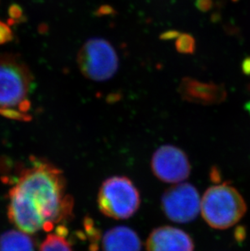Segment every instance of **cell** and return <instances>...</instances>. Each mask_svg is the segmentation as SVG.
<instances>
[{
    "mask_svg": "<svg viewBox=\"0 0 250 251\" xmlns=\"http://www.w3.org/2000/svg\"><path fill=\"white\" fill-rule=\"evenodd\" d=\"M61 170L50 162L31 158V166L22 168L9 190L7 215L22 232H51L55 224L69 221L74 201L66 192Z\"/></svg>",
    "mask_w": 250,
    "mask_h": 251,
    "instance_id": "cell-1",
    "label": "cell"
},
{
    "mask_svg": "<svg viewBox=\"0 0 250 251\" xmlns=\"http://www.w3.org/2000/svg\"><path fill=\"white\" fill-rule=\"evenodd\" d=\"M33 76L19 57L0 55V115L7 118L27 121L30 116L28 95Z\"/></svg>",
    "mask_w": 250,
    "mask_h": 251,
    "instance_id": "cell-2",
    "label": "cell"
},
{
    "mask_svg": "<svg viewBox=\"0 0 250 251\" xmlns=\"http://www.w3.org/2000/svg\"><path fill=\"white\" fill-rule=\"evenodd\" d=\"M246 209L243 197L227 183L209 188L200 201L203 218L216 229H226L238 223Z\"/></svg>",
    "mask_w": 250,
    "mask_h": 251,
    "instance_id": "cell-3",
    "label": "cell"
},
{
    "mask_svg": "<svg viewBox=\"0 0 250 251\" xmlns=\"http://www.w3.org/2000/svg\"><path fill=\"white\" fill-rule=\"evenodd\" d=\"M141 204L140 193L129 178L115 176L104 180L98 195L99 208L104 216L126 220L137 212Z\"/></svg>",
    "mask_w": 250,
    "mask_h": 251,
    "instance_id": "cell-4",
    "label": "cell"
},
{
    "mask_svg": "<svg viewBox=\"0 0 250 251\" xmlns=\"http://www.w3.org/2000/svg\"><path fill=\"white\" fill-rule=\"evenodd\" d=\"M77 64L86 78L95 81H107L118 70V55L108 41L90 38L78 52Z\"/></svg>",
    "mask_w": 250,
    "mask_h": 251,
    "instance_id": "cell-5",
    "label": "cell"
},
{
    "mask_svg": "<svg viewBox=\"0 0 250 251\" xmlns=\"http://www.w3.org/2000/svg\"><path fill=\"white\" fill-rule=\"evenodd\" d=\"M162 207L167 217L173 222L189 223L200 212V196L194 185L181 183L164 193Z\"/></svg>",
    "mask_w": 250,
    "mask_h": 251,
    "instance_id": "cell-6",
    "label": "cell"
},
{
    "mask_svg": "<svg viewBox=\"0 0 250 251\" xmlns=\"http://www.w3.org/2000/svg\"><path fill=\"white\" fill-rule=\"evenodd\" d=\"M151 168L158 180L172 184L186 180L191 172V166L186 154L172 145L159 147L153 153Z\"/></svg>",
    "mask_w": 250,
    "mask_h": 251,
    "instance_id": "cell-7",
    "label": "cell"
},
{
    "mask_svg": "<svg viewBox=\"0 0 250 251\" xmlns=\"http://www.w3.org/2000/svg\"><path fill=\"white\" fill-rule=\"evenodd\" d=\"M147 251H194L191 237L183 230L170 226L153 229L147 242Z\"/></svg>",
    "mask_w": 250,
    "mask_h": 251,
    "instance_id": "cell-8",
    "label": "cell"
},
{
    "mask_svg": "<svg viewBox=\"0 0 250 251\" xmlns=\"http://www.w3.org/2000/svg\"><path fill=\"white\" fill-rule=\"evenodd\" d=\"M179 92L185 100L205 105L220 103L226 97V90L223 85L204 83L190 78L184 79Z\"/></svg>",
    "mask_w": 250,
    "mask_h": 251,
    "instance_id": "cell-9",
    "label": "cell"
},
{
    "mask_svg": "<svg viewBox=\"0 0 250 251\" xmlns=\"http://www.w3.org/2000/svg\"><path fill=\"white\" fill-rule=\"evenodd\" d=\"M104 251H141L142 242L130 227L118 226L106 231L102 237Z\"/></svg>",
    "mask_w": 250,
    "mask_h": 251,
    "instance_id": "cell-10",
    "label": "cell"
},
{
    "mask_svg": "<svg viewBox=\"0 0 250 251\" xmlns=\"http://www.w3.org/2000/svg\"><path fill=\"white\" fill-rule=\"evenodd\" d=\"M0 251H35V244L26 232L10 230L0 237Z\"/></svg>",
    "mask_w": 250,
    "mask_h": 251,
    "instance_id": "cell-11",
    "label": "cell"
},
{
    "mask_svg": "<svg viewBox=\"0 0 250 251\" xmlns=\"http://www.w3.org/2000/svg\"><path fill=\"white\" fill-rule=\"evenodd\" d=\"M66 235L49 234L41 245L40 251H73L71 245L66 239Z\"/></svg>",
    "mask_w": 250,
    "mask_h": 251,
    "instance_id": "cell-12",
    "label": "cell"
},
{
    "mask_svg": "<svg viewBox=\"0 0 250 251\" xmlns=\"http://www.w3.org/2000/svg\"><path fill=\"white\" fill-rule=\"evenodd\" d=\"M177 50L185 54H191L195 50V40L189 34H182L177 40Z\"/></svg>",
    "mask_w": 250,
    "mask_h": 251,
    "instance_id": "cell-13",
    "label": "cell"
},
{
    "mask_svg": "<svg viewBox=\"0 0 250 251\" xmlns=\"http://www.w3.org/2000/svg\"><path fill=\"white\" fill-rule=\"evenodd\" d=\"M13 38L12 29L8 25L0 22V45L8 43Z\"/></svg>",
    "mask_w": 250,
    "mask_h": 251,
    "instance_id": "cell-14",
    "label": "cell"
},
{
    "mask_svg": "<svg viewBox=\"0 0 250 251\" xmlns=\"http://www.w3.org/2000/svg\"><path fill=\"white\" fill-rule=\"evenodd\" d=\"M198 5L201 9H208L210 7V0H199Z\"/></svg>",
    "mask_w": 250,
    "mask_h": 251,
    "instance_id": "cell-15",
    "label": "cell"
},
{
    "mask_svg": "<svg viewBox=\"0 0 250 251\" xmlns=\"http://www.w3.org/2000/svg\"><path fill=\"white\" fill-rule=\"evenodd\" d=\"M243 70L246 74H250V58L244 61Z\"/></svg>",
    "mask_w": 250,
    "mask_h": 251,
    "instance_id": "cell-16",
    "label": "cell"
},
{
    "mask_svg": "<svg viewBox=\"0 0 250 251\" xmlns=\"http://www.w3.org/2000/svg\"><path fill=\"white\" fill-rule=\"evenodd\" d=\"M246 108L247 111L250 113V102H249L246 105Z\"/></svg>",
    "mask_w": 250,
    "mask_h": 251,
    "instance_id": "cell-17",
    "label": "cell"
}]
</instances>
